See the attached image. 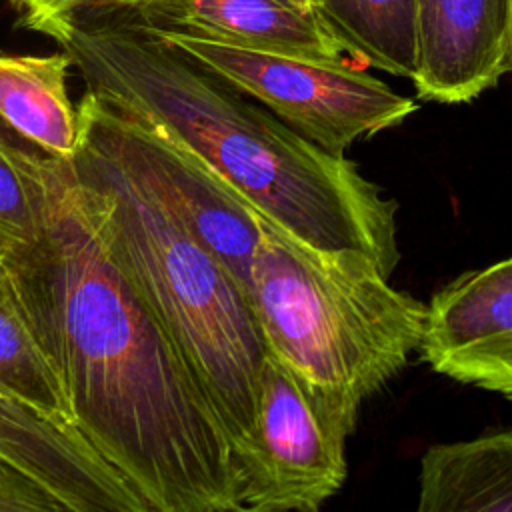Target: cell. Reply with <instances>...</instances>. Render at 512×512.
<instances>
[{
  "label": "cell",
  "mask_w": 512,
  "mask_h": 512,
  "mask_svg": "<svg viewBox=\"0 0 512 512\" xmlns=\"http://www.w3.org/2000/svg\"><path fill=\"white\" fill-rule=\"evenodd\" d=\"M60 510L42 490L0 464V512Z\"/></svg>",
  "instance_id": "obj_16"
},
{
  "label": "cell",
  "mask_w": 512,
  "mask_h": 512,
  "mask_svg": "<svg viewBox=\"0 0 512 512\" xmlns=\"http://www.w3.org/2000/svg\"><path fill=\"white\" fill-rule=\"evenodd\" d=\"M510 6V40H508V72H512V0H508Z\"/></svg>",
  "instance_id": "obj_19"
},
{
  "label": "cell",
  "mask_w": 512,
  "mask_h": 512,
  "mask_svg": "<svg viewBox=\"0 0 512 512\" xmlns=\"http://www.w3.org/2000/svg\"><path fill=\"white\" fill-rule=\"evenodd\" d=\"M22 12V24L30 30H38L42 24L74 16L86 4V0H10Z\"/></svg>",
  "instance_id": "obj_17"
},
{
  "label": "cell",
  "mask_w": 512,
  "mask_h": 512,
  "mask_svg": "<svg viewBox=\"0 0 512 512\" xmlns=\"http://www.w3.org/2000/svg\"><path fill=\"white\" fill-rule=\"evenodd\" d=\"M0 390L54 426L80 434L56 364L46 352L2 260Z\"/></svg>",
  "instance_id": "obj_13"
},
{
  "label": "cell",
  "mask_w": 512,
  "mask_h": 512,
  "mask_svg": "<svg viewBox=\"0 0 512 512\" xmlns=\"http://www.w3.org/2000/svg\"><path fill=\"white\" fill-rule=\"evenodd\" d=\"M70 66L64 50L0 54V124L58 158H74L80 142V116L66 84Z\"/></svg>",
  "instance_id": "obj_11"
},
{
  "label": "cell",
  "mask_w": 512,
  "mask_h": 512,
  "mask_svg": "<svg viewBox=\"0 0 512 512\" xmlns=\"http://www.w3.org/2000/svg\"><path fill=\"white\" fill-rule=\"evenodd\" d=\"M80 18H124L326 62H358L316 14L282 0H86Z\"/></svg>",
  "instance_id": "obj_8"
},
{
  "label": "cell",
  "mask_w": 512,
  "mask_h": 512,
  "mask_svg": "<svg viewBox=\"0 0 512 512\" xmlns=\"http://www.w3.org/2000/svg\"><path fill=\"white\" fill-rule=\"evenodd\" d=\"M420 98L462 104L508 72V0H414Z\"/></svg>",
  "instance_id": "obj_10"
},
{
  "label": "cell",
  "mask_w": 512,
  "mask_h": 512,
  "mask_svg": "<svg viewBox=\"0 0 512 512\" xmlns=\"http://www.w3.org/2000/svg\"><path fill=\"white\" fill-rule=\"evenodd\" d=\"M40 230L34 176L16 138L0 126V238L32 240Z\"/></svg>",
  "instance_id": "obj_15"
},
{
  "label": "cell",
  "mask_w": 512,
  "mask_h": 512,
  "mask_svg": "<svg viewBox=\"0 0 512 512\" xmlns=\"http://www.w3.org/2000/svg\"><path fill=\"white\" fill-rule=\"evenodd\" d=\"M12 136L38 188L40 230L32 240L0 238V260L56 364L78 432L148 512H240L232 442L114 262L72 158Z\"/></svg>",
  "instance_id": "obj_1"
},
{
  "label": "cell",
  "mask_w": 512,
  "mask_h": 512,
  "mask_svg": "<svg viewBox=\"0 0 512 512\" xmlns=\"http://www.w3.org/2000/svg\"><path fill=\"white\" fill-rule=\"evenodd\" d=\"M420 512H512V430L434 444L420 460Z\"/></svg>",
  "instance_id": "obj_12"
},
{
  "label": "cell",
  "mask_w": 512,
  "mask_h": 512,
  "mask_svg": "<svg viewBox=\"0 0 512 512\" xmlns=\"http://www.w3.org/2000/svg\"><path fill=\"white\" fill-rule=\"evenodd\" d=\"M0 464L60 510L148 512L134 488L76 432L62 430L0 390Z\"/></svg>",
  "instance_id": "obj_9"
},
{
  "label": "cell",
  "mask_w": 512,
  "mask_h": 512,
  "mask_svg": "<svg viewBox=\"0 0 512 512\" xmlns=\"http://www.w3.org/2000/svg\"><path fill=\"white\" fill-rule=\"evenodd\" d=\"M90 92L200 156L254 210L294 236L370 256L392 276L396 202L264 106L126 20L66 16L42 24Z\"/></svg>",
  "instance_id": "obj_2"
},
{
  "label": "cell",
  "mask_w": 512,
  "mask_h": 512,
  "mask_svg": "<svg viewBox=\"0 0 512 512\" xmlns=\"http://www.w3.org/2000/svg\"><path fill=\"white\" fill-rule=\"evenodd\" d=\"M426 308L422 360L512 404V256L460 274Z\"/></svg>",
  "instance_id": "obj_7"
},
{
  "label": "cell",
  "mask_w": 512,
  "mask_h": 512,
  "mask_svg": "<svg viewBox=\"0 0 512 512\" xmlns=\"http://www.w3.org/2000/svg\"><path fill=\"white\" fill-rule=\"evenodd\" d=\"M248 296L266 350L360 402L420 348L426 304L366 254L314 246L258 212Z\"/></svg>",
  "instance_id": "obj_4"
},
{
  "label": "cell",
  "mask_w": 512,
  "mask_h": 512,
  "mask_svg": "<svg viewBox=\"0 0 512 512\" xmlns=\"http://www.w3.org/2000/svg\"><path fill=\"white\" fill-rule=\"evenodd\" d=\"M126 22L338 156L358 140L396 128L418 108L412 98L352 62H326L170 26Z\"/></svg>",
  "instance_id": "obj_5"
},
{
  "label": "cell",
  "mask_w": 512,
  "mask_h": 512,
  "mask_svg": "<svg viewBox=\"0 0 512 512\" xmlns=\"http://www.w3.org/2000/svg\"><path fill=\"white\" fill-rule=\"evenodd\" d=\"M360 400L266 350L254 444L242 468V510L316 512L346 482V440Z\"/></svg>",
  "instance_id": "obj_6"
},
{
  "label": "cell",
  "mask_w": 512,
  "mask_h": 512,
  "mask_svg": "<svg viewBox=\"0 0 512 512\" xmlns=\"http://www.w3.org/2000/svg\"><path fill=\"white\" fill-rule=\"evenodd\" d=\"M72 164L114 262L208 396L242 472L254 444L266 354L248 292L82 124Z\"/></svg>",
  "instance_id": "obj_3"
},
{
  "label": "cell",
  "mask_w": 512,
  "mask_h": 512,
  "mask_svg": "<svg viewBox=\"0 0 512 512\" xmlns=\"http://www.w3.org/2000/svg\"><path fill=\"white\" fill-rule=\"evenodd\" d=\"M282 2H286V4H290L294 8H298V10H304V12L320 16V2L318 0H282Z\"/></svg>",
  "instance_id": "obj_18"
},
{
  "label": "cell",
  "mask_w": 512,
  "mask_h": 512,
  "mask_svg": "<svg viewBox=\"0 0 512 512\" xmlns=\"http://www.w3.org/2000/svg\"><path fill=\"white\" fill-rule=\"evenodd\" d=\"M322 20L364 64L394 76L414 78L416 6L414 0H318Z\"/></svg>",
  "instance_id": "obj_14"
}]
</instances>
